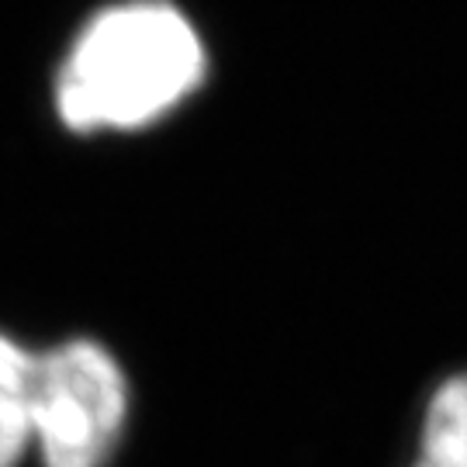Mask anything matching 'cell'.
I'll use <instances>...</instances> for the list:
<instances>
[{
	"label": "cell",
	"instance_id": "obj_1",
	"mask_svg": "<svg viewBox=\"0 0 467 467\" xmlns=\"http://www.w3.org/2000/svg\"><path fill=\"white\" fill-rule=\"evenodd\" d=\"M204 77L198 28L173 4L100 11L59 69V118L77 132H129L173 111Z\"/></svg>",
	"mask_w": 467,
	"mask_h": 467
},
{
	"label": "cell",
	"instance_id": "obj_2",
	"mask_svg": "<svg viewBox=\"0 0 467 467\" xmlns=\"http://www.w3.org/2000/svg\"><path fill=\"white\" fill-rule=\"evenodd\" d=\"M129 412V388L115 357L69 339L35 353L32 447L42 467H104Z\"/></svg>",
	"mask_w": 467,
	"mask_h": 467
},
{
	"label": "cell",
	"instance_id": "obj_3",
	"mask_svg": "<svg viewBox=\"0 0 467 467\" xmlns=\"http://www.w3.org/2000/svg\"><path fill=\"white\" fill-rule=\"evenodd\" d=\"M35 353L0 333V467H17L32 451Z\"/></svg>",
	"mask_w": 467,
	"mask_h": 467
},
{
	"label": "cell",
	"instance_id": "obj_4",
	"mask_svg": "<svg viewBox=\"0 0 467 467\" xmlns=\"http://www.w3.org/2000/svg\"><path fill=\"white\" fill-rule=\"evenodd\" d=\"M412 467H467V374L436 388L426 405Z\"/></svg>",
	"mask_w": 467,
	"mask_h": 467
}]
</instances>
